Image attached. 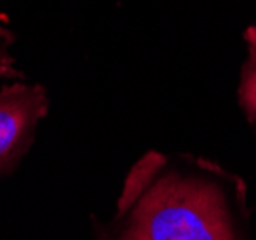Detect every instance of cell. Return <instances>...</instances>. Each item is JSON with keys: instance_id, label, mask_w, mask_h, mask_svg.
Listing matches in <instances>:
<instances>
[{"instance_id": "obj_1", "label": "cell", "mask_w": 256, "mask_h": 240, "mask_svg": "<svg viewBox=\"0 0 256 240\" xmlns=\"http://www.w3.org/2000/svg\"><path fill=\"white\" fill-rule=\"evenodd\" d=\"M98 240H248L245 185L197 158L148 153L128 172Z\"/></svg>"}, {"instance_id": "obj_2", "label": "cell", "mask_w": 256, "mask_h": 240, "mask_svg": "<svg viewBox=\"0 0 256 240\" xmlns=\"http://www.w3.org/2000/svg\"><path fill=\"white\" fill-rule=\"evenodd\" d=\"M46 113L48 95L42 86L16 82L0 90V176L27 155Z\"/></svg>"}, {"instance_id": "obj_3", "label": "cell", "mask_w": 256, "mask_h": 240, "mask_svg": "<svg viewBox=\"0 0 256 240\" xmlns=\"http://www.w3.org/2000/svg\"><path fill=\"white\" fill-rule=\"evenodd\" d=\"M246 40H248V59L241 76L239 99L248 118L256 124V27L246 31Z\"/></svg>"}, {"instance_id": "obj_4", "label": "cell", "mask_w": 256, "mask_h": 240, "mask_svg": "<svg viewBox=\"0 0 256 240\" xmlns=\"http://www.w3.org/2000/svg\"><path fill=\"white\" fill-rule=\"evenodd\" d=\"M16 42L14 32L0 23V80L2 78H14L22 76V73L16 69V57L12 53V46Z\"/></svg>"}]
</instances>
